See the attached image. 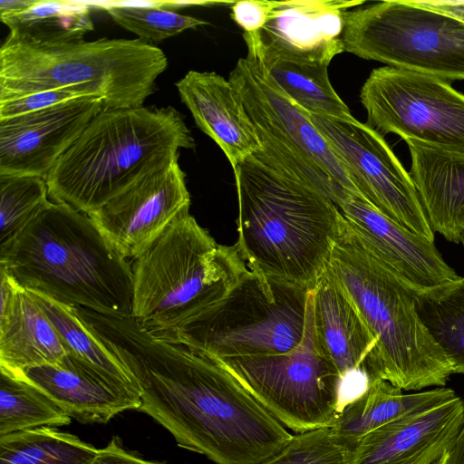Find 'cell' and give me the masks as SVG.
I'll return each mask as SVG.
<instances>
[{
    "instance_id": "6",
    "label": "cell",
    "mask_w": 464,
    "mask_h": 464,
    "mask_svg": "<svg viewBox=\"0 0 464 464\" xmlns=\"http://www.w3.org/2000/svg\"><path fill=\"white\" fill-rule=\"evenodd\" d=\"M167 67L163 51L140 38L37 45L8 35L0 48V97L68 88L102 98L105 109L137 108Z\"/></svg>"
},
{
    "instance_id": "37",
    "label": "cell",
    "mask_w": 464,
    "mask_h": 464,
    "mask_svg": "<svg viewBox=\"0 0 464 464\" xmlns=\"http://www.w3.org/2000/svg\"><path fill=\"white\" fill-rule=\"evenodd\" d=\"M415 4L446 14L464 23V0H412Z\"/></svg>"
},
{
    "instance_id": "40",
    "label": "cell",
    "mask_w": 464,
    "mask_h": 464,
    "mask_svg": "<svg viewBox=\"0 0 464 464\" xmlns=\"http://www.w3.org/2000/svg\"><path fill=\"white\" fill-rule=\"evenodd\" d=\"M449 459V452L445 453L443 456H441L438 460H436L432 464H448Z\"/></svg>"
},
{
    "instance_id": "20",
    "label": "cell",
    "mask_w": 464,
    "mask_h": 464,
    "mask_svg": "<svg viewBox=\"0 0 464 464\" xmlns=\"http://www.w3.org/2000/svg\"><path fill=\"white\" fill-rule=\"evenodd\" d=\"M175 85L197 126L222 150L233 171L263 149L229 80L215 72L188 71Z\"/></svg>"
},
{
    "instance_id": "22",
    "label": "cell",
    "mask_w": 464,
    "mask_h": 464,
    "mask_svg": "<svg viewBox=\"0 0 464 464\" xmlns=\"http://www.w3.org/2000/svg\"><path fill=\"white\" fill-rule=\"evenodd\" d=\"M0 280V371L16 376L60 362L67 351L41 305L1 268Z\"/></svg>"
},
{
    "instance_id": "32",
    "label": "cell",
    "mask_w": 464,
    "mask_h": 464,
    "mask_svg": "<svg viewBox=\"0 0 464 464\" xmlns=\"http://www.w3.org/2000/svg\"><path fill=\"white\" fill-rule=\"evenodd\" d=\"M102 7L121 27L145 41L160 42L188 29L208 24L207 21L180 14L166 6L123 3L105 4Z\"/></svg>"
},
{
    "instance_id": "11",
    "label": "cell",
    "mask_w": 464,
    "mask_h": 464,
    "mask_svg": "<svg viewBox=\"0 0 464 464\" xmlns=\"http://www.w3.org/2000/svg\"><path fill=\"white\" fill-rule=\"evenodd\" d=\"M217 361L282 425L299 433L333 426L341 376L315 336L313 290L297 347L284 353Z\"/></svg>"
},
{
    "instance_id": "39",
    "label": "cell",
    "mask_w": 464,
    "mask_h": 464,
    "mask_svg": "<svg viewBox=\"0 0 464 464\" xmlns=\"http://www.w3.org/2000/svg\"><path fill=\"white\" fill-rule=\"evenodd\" d=\"M34 0H1L0 15L20 12L29 7Z\"/></svg>"
},
{
    "instance_id": "5",
    "label": "cell",
    "mask_w": 464,
    "mask_h": 464,
    "mask_svg": "<svg viewBox=\"0 0 464 464\" xmlns=\"http://www.w3.org/2000/svg\"><path fill=\"white\" fill-rule=\"evenodd\" d=\"M248 270L236 245H218L182 212L131 263V317L155 338L221 301Z\"/></svg>"
},
{
    "instance_id": "34",
    "label": "cell",
    "mask_w": 464,
    "mask_h": 464,
    "mask_svg": "<svg viewBox=\"0 0 464 464\" xmlns=\"http://www.w3.org/2000/svg\"><path fill=\"white\" fill-rule=\"evenodd\" d=\"M92 95L76 89H51L0 97V120L38 111ZM97 97V96H96Z\"/></svg>"
},
{
    "instance_id": "24",
    "label": "cell",
    "mask_w": 464,
    "mask_h": 464,
    "mask_svg": "<svg viewBox=\"0 0 464 464\" xmlns=\"http://www.w3.org/2000/svg\"><path fill=\"white\" fill-rule=\"evenodd\" d=\"M456 397L453 390L444 387L403 394L401 389L391 382L377 380L362 395L337 413L332 429L344 445L354 450L361 440L371 431Z\"/></svg>"
},
{
    "instance_id": "13",
    "label": "cell",
    "mask_w": 464,
    "mask_h": 464,
    "mask_svg": "<svg viewBox=\"0 0 464 464\" xmlns=\"http://www.w3.org/2000/svg\"><path fill=\"white\" fill-rule=\"evenodd\" d=\"M307 113L343 165L358 195L384 216L434 242L414 181L382 135L353 117Z\"/></svg>"
},
{
    "instance_id": "15",
    "label": "cell",
    "mask_w": 464,
    "mask_h": 464,
    "mask_svg": "<svg viewBox=\"0 0 464 464\" xmlns=\"http://www.w3.org/2000/svg\"><path fill=\"white\" fill-rule=\"evenodd\" d=\"M338 208L362 248L415 295L459 278L434 242L384 216L360 196L349 195Z\"/></svg>"
},
{
    "instance_id": "21",
    "label": "cell",
    "mask_w": 464,
    "mask_h": 464,
    "mask_svg": "<svg viewBox=\"0 0 464 464\" xmlns=\"http://www.w3.org/2000/svg\"><path fill=\"white\" fill-rule=\"evenodd\" d=\"M313 312L319 346L341 377L362 370L382 380L377 341L327 268L313 290Z\"/></svg>"
},
{
    "instance_id": "17",
    "label": "cell",
    "mask_w": 464,
    "mask_h": 464,
    "mask_svg": "<svg viewBox=\"0 0 464 464\" xmlns=\"http://www.w3.org/2000/svg\"><path fill=\"white\" fill-rule=\"evenodd\" d=\"M363 1H276L264 27L244 33L247 50L331 63L343 52L344 14Z\"/></svg>"
},
{
    "instance_id": "41",
    "label": "cell",
    "mask_w": 464,
    "mask_h": 464,
    "mask_svg": "<svg viewBox=\"0 0 464 464\" xmlns=\"http://www.w3.org/2000/svg\"><path fill=\"white\" fill-rule=\"evenodd\" d=\"M460 243L462 244V246H463V248H464V235H463V237H462V238H461V240H460Z\"/></svg>"
},
{
    "instance_id": "2",
    "label": "cell",
    "mask_w": 464,
    "mask_h": 464,
    "mask_svg": "<svg viewBox=\"0 0 464 464\" xmlns=\"http://www.w3.org/2000/svg\"><path fill=\"white\" fill-rule=\"evenodd\" d=\"M234 175L237 246L248 269L314 290L345 226L337 205L263 149Z\"/></svg>"
},
{
    "instance_id": "30",
    "label": "cell",
    "mask_w": 464,
    "mask_h": 464,
    "mask_svg": "<svg viewBox=\"0 0 464 464\" xmlns=\"http://www.w3.org/2000/svg\"><path fill=\"white\" fill-rule=\"evenodd\" d=\"M71 420L41 390L0 371V436L41 427L65 426Z\"/></svg>"
},
{
    "instance_id": "28",
    "label": "cell",
    "mask_w": 464,
    "mask_h": 464,
    "mask_svg": "<svg viewBox=\"0 0 464 464\" xmlns=\"http://www.w3.org/2000/svg\"><path fill=\"white\" fill-rule=\"evenodd\" d=\"M419 316L452 373L464 374V277L415 295Z\"/></svg>"
},
{
    "instance_id": "10",
    "label": "cell",
    "mask_w": 464,
    "mask_h": 464,
    "mask_svg": "<svg viewBox=\"0 0 464 464\" xmlns=\"http://www.w3.org/2000/svg\"><path fill=\"white\" fill-rule=\"evenodd\" d=\"M228 80L270 157L337 207L349 195H358L343 165L307 111L290 100L255 59L247 55L240 58Z\"/></svg>"
},
{
    "instance_id": "25",
    "label": "cell",
    "mask_w": 464,
    "mask_h": 464,
    "mask_svg": "<svg viewBox=\"0 0 464 464\" xmlns=\"http://www.w3.org/2000/svg\"><path fill=\"white\" fill-rule=\"evenodd\" d=\"M247 56L255 59L277 87L305 111L343 119L353 117L331 84L329 63L252 50H247Z\"/></svg>"
},
{
    "instance_id": "4",
    "label": "cell",
    "mask_w": 464,
    "mask_h": 464,
    "mask_svg": "<svg viewBox=\"0 0 464 464\" xmlns=\"http://www.w3.org/2000/svg\"><path fill=\"white\" fill-rule=\"evenodd\" d=\"M195 145L171 106L103 109L47 176L49 197L89 214Z\"/></svg>"
},
{
    "instance_id": "29",
    "label": "cell",
    "mask_w": 464,
    "mask_h": 464,
    "mask_svg": "<svg viewBox=\"0 0 464 464\" xmlns=\"http://www.w3.org/2000/svg\"><path fill=\"white\" fill-rule=\"evenodd\" d=\"M98 450L52 427L0 436V464H90Z\"/></svg>"
},
{
    "instance_id": "23",
    "label": "cell",
    "mask_w": 464,
    "mask_h": 464,
    "mask_svg": "<svg viewBox=\"0 0 464 464\" xmlns=\"http://www.w3.org/2000/svg\"><path fill=\"white\" fill-rule=\"evenodd\" d=\"M414 184L434 232L460 243L464 235V153L405 140Z\"/></svg>"
},
{
    "instance_id": "35",
    "label": "cell",
    "mask_w": 464,
    "mask_h": 464,
    "mask_svg": "<svg viewBox=\"0 0 464 464\" xmlns=\"http://www.w3.org/2000/svg\"><path fill=\"white\" fill-rule=\"evenodd\" d=\"M276 1L243 0L231 5V17L242 28L244 33H255L266 24Z\"/></svg>"
},
{
    "instance_id": "9",
    "label": "cell",
    "mask_w": 464,
    "mask_h": 464,
    "mask_svg": "<svg viewBox=\"0 0 464 464\" xmlns=\"http://www.w3.org/2000/svg\"><path fill=\"white\" fill-rule=\"evenodd\" d=\"M343 52L387 66L464 80V23L415 4L390 0L344 14Z\"/></svg>"
},
{
    "instance_id": "18",
    "label": "cell",
    "mask_w": 464,
    "mask_h": 464,
    "mask_svg": "<svg viewBox=\"0 0 464 464\" xmlns=\"http://www.w3.org/2000/svg\"><path fill=\"white\" fill-rule=\"evenodd\" d=\"M459 396L365 435L351 464H432L452 448L463 422Z\"/></svg>"
},
{
    "instance_id": "3",
    "label": "cell",
    "mask_w": 464,
    "mask_h": 464,
    "mask_svg": "<svg viewBox=\"0 0 464 464\" xmlns=\"http://www.w3.org/2000/svg\"><path fill=\"white\" fill-rule=\"evenodd\" d=\"M0 268L24 290L59 304L128 318L132 271L83 212L50 201L0 249Z\"/></svg>"
},
{
    "instance_id": "7",
    "label": "cell",
    "mask_w": 464,
    "mask_h": 464,
    "mask_svg": "<svg viewBox=\"0 0 464 464\" xmlns=\"http://www.w3.org/2000/svg\"><path fill=\"white\" fill-rule=\"evenodd\" d=\"M327 269L376 339L382 380L406 391L446 384L451 368L419 316L415 294L362 248L346 223Z\"/></svg>"
},
{
    "instance_id": "31",
    "label": "cell",
    "mask_w": 464,
    "mask_h": 464,
    "mask_svg": "<svg viewBox=\"0 0 464 464\" xmlns=\"http://www.w3.org/2000/svg\"><path fill=\"white\" fill-rule=\"evenodd\" d=\"M44 179L0 175V249L9 245L50 202Z\"/></svg>"
},
{
    "instance_id": "33",
    "label": "cell",
    "mask_w": 464,
    "mask_h": 464,
    "mask_svg": "<svg viewBox=\"0 0 464 464\" xmlns=\"http://www.w3.org/2000/svg\"><path fill=\"white\" fill-rule=\"evenodd\" d=\"M353 451L332 427H324L292 435L277 454L260 464H351Z\"/></svg>"
},
{
    "instance_id": "1",
    "label": "cell",
    "mask_w": 464,
    "mask_h": 464,
    "mask_svg": "<svg viewBox=\"0 0 464 464\" xmlns=\"http://www.w3.org/2000/svg\"><path fill=\"white\" fill-rule=\"evenodd\" d=\"M140 388L139 411L216 464H260L292 435L219 362L153 337L132 318L76 308Z\"/></svg>"
},
{
    "instance_id": "14",
    "label": "cell",
    "mask_w": 464,
    "mask_h": 464,
    "mask_svg": "<svg viewBox=\"0 0 464 464\" xmlns=\"http://www.w3.org/2000/svg\"><path fill=\"white\" fill-rule=\"evenodd\" d=\"M189 206L186 174L175 160L88 216L118 254L133 261Z\"/></svg>"
},
{
    "instance_id": "38",
    "label": "cell",
    "mask_w": 464,
    "mask_h": 464,
    "mask_svg": "<svg viewBox=\"0 0 464 464\" xmlns=\"http://www.w3.org/2000/svg\"><path fill=\"white\" fill-rule=\"evenodd\" d=\"M448 464H464V413L461 428L452 448L449 451Z\"/></svg>"
},
{
    "instance_id": "19",
    "label": "cell",
    "mask_w": 464,
    "mask_h": 464,
    "mask_svg": "<svg viewBox=\"0 0 464 464\" xmlns=\"http://www.w3.org/2000/svg\"><path fill=\"white\" fill-rule=\"evenodd\" d=\"M14 377L41 390L71 419L83 423H106L141 404L140 393L116 385L68 353L58 363L26 368Z\"/></svg>"
},
{
    "instance_id": "36",
    "label": "cell",
    "mask_w": 464,
    "mask_h": 464,
    "mask_svg": "<svg viewBox=\"0 0 464 464\" xmlns=\"http://www.w3.org/2000/svg\"><path fill=\"white\" fill-rule=\"evenodd\" d=\"M90 464H161L140 459L122 447L118 437H113L109 444L99 450Z\"/></svg>"
},
{
    "instance_id": "12",
    "label": "cell",
    "mask_w": 464,
    "mask_h": 464,
    "mask_svg": "<svg viewBox=\"0 0 464 464\" xmlns=\"http://www.w3.org/2000/svg\"><path fill=\"white\" fill-rule=\"evenodd\" d=\"M360 101L367 124L441 150L464 153V94L441 79L391 66L373 69Z\"/></svg>"
},
{
    "instance_id": "8",
    "label": "cell",
    "mask_w": 464,
    "mask_h": 464,
    "mask_svg": "<svg viewBox=\"0 0 464 464\" xmlns=\"http://www.w3.org/2000/svg\"><path fill=\"white\" fill-rule=\"evenodd\" d=\"M310 291L248 269L221 301L157 339L218 361L287 353L304 338Z\"/></svg>"
},
{
    "instance_id": "26",
    "label": "cell",
    "mask_w": 464,
    "mask_h": 464,
    "mask_svg": "<svg viewBox=\"0 0 464 464\" xmlns=\"http://www.w3.org/2000/svg\"><path fill=\"white\" fill-rule=\"evenodd\" d=\"M11 37L37 45H61L83 40L94 29L87 4L34 2L20 12L0 15Z\"/></svg>"
},
{
    "instance_id": "27",
    "label": "cell",
    "mask_w": 464,
    "mask_h": 464,
    "mask_svg": "<svg viewBox=\"0 0 464 464\" xmlns=\"http://www.w3.org/2000/svg\"><path fill=\"white\" fill-rule=\"evenodd\" d=\"M30 293L55 327L68 353L116 385L140 394L130 374L90 330L75 307L59 304L37 293Z\"/></svg>"
},
{
    "instance_id": "16",
    "label": "cell",
    "mask_w": 464,
    "mask_h": 464,
    "mask_svg": "<svg viewBox=\"0 0 464 464\" xmlns=\"http://www.w3.org/2000/svg\"><path fill=\"white\" fill-rule=\"evenodd\" d=\"M103 109L102 98L90 96L0 120V175L46 179L59 159Z\"/></svg>"
}]
</instances>
